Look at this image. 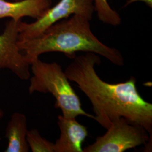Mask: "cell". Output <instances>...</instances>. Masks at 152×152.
<instances>
[{
    "label": "cell",
    "mask_w": 152,
    "mask_h": 152,
    "mask_svg": "<svg viewBox=\"0 0 152 152\" xmlns=\"http://www.w3.org/2000/svg\"><path fill=\"white\" fill-rule=\"evenodd\" d=\"M32 76L30 77L29 94L50 93L55 99V107L60 109L66 118L84 115L94 119V115L85 112L78 96L72 88L61 65L56 62L46 63L39 58L31 63Z\"/></svg>",
    "instance_id": "obj_3"
},
{
    "label": "cell",
    "mask_w": 152,
    "mask_h": 152,
    "mask_svg": "<svg viewBox=\"0 0 152 152\" xmlns=\"http://www.w3.org/2000/svg\"><path fill=\"white\" fill-rule=\"evenodd\" d=\"M18 22L11 19L0 34V70L7 69L22 80L31 77V64L18 46Z\"/></svg>",
    "instance_id": "obj_6"
},
{
    "label": "cell",
    "mask_w": 152,
    "mask_h": 152,
    "mask_svg": "<svg viewBox=\"0 0 152 152\" xmlns=\"http://www.w3.org/2000/svg\"><path fill=\"white\" fill-rule=\"evenodd\" d=\"M107 130L93 144L83 148V152H124L143 145L150 149L152 137L147 131L123 117L113 121Z\"/></svg>",
    "instance_id": "obj_4"
},
{
    "label": "cell",
    "mask_w": 152,
    "mask_h": 152,
    "mask_svg": "<svg viewBox=\"0 0 152 152\" xmlns=\"http://www.w3.org/2000/svg\"><path fill=\"white\" fill-rule=\"evenodd\" d=\"M60 136L54 143V152H83L82 145L88 136L87 127L76 118L58 117Z\"/></svg>",
    "instance_id": "obj_7"
},
{
    "label": "cell",
    "mask_w": 152,
    "mask_h": 152,
    "mask_svg": "<svg viewBox=\"0 0 152 152\" xmlns=\"http://www.w3.org/2000/svg\"><path fill=\"white\" fill-rule=\"evenodd\" d=\"M93 3L94 11L96 12L101 22L113 26H119L121 23L119 14L110 6L107 0H93Z\"/></svg>",
    "instance_id": "obj_10"
},
{
    "label": "cell",
    "mask_w": 152,
    "mask_h": 152,
    "mask_svg": "<svg viewBox=\"0 0 152 152\" xmlns=\"http://www.w3.org/2000/svg\"><path fill=\"white\" fill-rule=\"evenodd\" d=\"M4 113L3 110L1 109H0V119H1L4 117ZM0 140H1V139H0Z\"/></svg>",
    "instance_id": "obj_13"
},
{
    "label": "cell",
    "mask_w": 152,
    "mask_h": 152,
    "mask_svg": "<svg viewBox=\"0 0 152 152\" xmlns=\"http://www.w3.org/2000/svg\"><path fill=\"white\" fill-rule=\"evenodd\" d=\"M12 1H19V0H12Z\"/></svg>",
    "instance_id": "obj_14"
},
{
    "label": "cell",
    "mask_w": 152,
    "mask_h": 152,
    "mask_svg": "<svg viewBox=\"0 0 152 152\" xmlns=\"http://www.w3.org/2000/svg\"><path fill=\"white\" fill-rule=\"evenodd\" d=\"M52 5L51 0H0V19L11 18L16 22L24 17L37 19Z\"/></svg>",
    "instance_id": "obj_8"
},
{
    "label": "cell",
    "mask_w": 152,
    "mask_h": 152,
    "mask_svg": "<svg viewBox=\"0 0 152 152\" xmlns=\"http://www.w3.org/2000/svg\"><path fill=\"white\" fill-rule=\"evenodd\" d=\"M90 20L73 15L55 23L35 38L18 41V46L31 64L44 53L58 52L73 59L77 52L100 55L114 65L123 66L120 51L102 43L92 33Z\"/></svg>",
    "instance_id": "obj_2"
},
{
    "label": "cell",
    "mask_w": 152,
    "mask_h": 152,
    "mask_svg": "<svg viewBox=\"0 0 152 152\" xmlns=\"http://www.w3.org/2000/svg\"><path fill=\"white\" fill-rule=\"evenodd\" d=\"M100 63L92 53L76 56L65 69L69 81L88 98L95 113L94 120L105 129L114 120L124 118L139 125L152 136V104L141 96L134 77L124 82L110 83L98 76L95 66Z\"/></svg>",
    "instance_id": "obj_1"
},
{
    "label": "cell",
    "mask_w": 152,
    "mask_h": 152,
    "mask_svg": "<svg viewBox=\"0 0 152 152\" xmlns=\"http://www.w3.org/2000/svg\"><path fill=\"white\" fill-rule=\"evenodd\" d=\"M27 119L23 113L15 112L11 116L6 129L7 147L5 152H28Z\"/></svg>",
    "instance_id": "obj_9"
},
{
    "label": "cell",
    "mask_w": 152,
    "mask_h": 152,
    "mask_svg": "<svg viewBox=\"0 0 152 152\" xmlns=\"http://www.w3.org/2000/svg\"><path fill=\"white\" fill-rule=\"evenodd\" d=\"M94 12L93 0H60L35 22L27 23L20 20L18 23V40L35 38L55 23L71 15H80L91 20Z\"/></svg>",
    "instance_id": "obj_5"
},
{
    "label": "cell",
    "mask_w": 152,
    "mask_h": 152,
    "mask_svg": "<svg viewBox=\"0 0 152 152\" xmlns=\"http://www.w3.org/2000/svg\"><path fill=\"white\" fill-rule=\"evenodd\" d=\"M136 2H142L145 3L149 7L152 8V0H127L126 3L125 4V6L130 5L131 4Z\"/></svg>",
    "instance_id": "obj_12"
},
{
    "label": "cell",
    "mask_w": 152,
    "mask_h": 152,
    "mask_svg": "<svg viewBox=\"0 0 152 152\" xmlns=\"http://www.w3.org/2000/svg\"><path fill=\"white\" fill-rule=\"evenodd\" d=\"M27 141L32 152H54V143L42 137L37 129L28 130Z\"/></svg>",
    "instance_id": "obj_11"
}]
</instances>
